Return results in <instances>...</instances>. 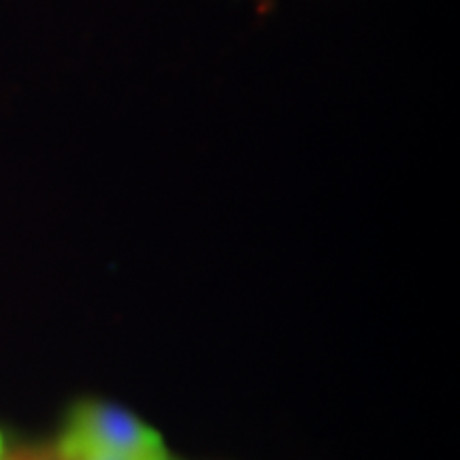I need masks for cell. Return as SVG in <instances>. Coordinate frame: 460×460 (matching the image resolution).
Masks as SVG:
<instances>
[{"label":"cell","instance_id":"obj_1","mask_svg":"<svg viewBox=\"0 0 460 460\" xmlns=\"http://www.w3.org/2000/svg\"><path fill=\"white\" fill-rule=\"evenodd\" d=\"M56 447L68 454H107L128 460L169 456L160 433L111 401L85 399L73 407Z\"/></svg>","mask_w":460,"mask_h":460},{"label":"cell","instance_id":"obj_2","mask_svg":"<svg viewBox=\"0 0 460 460\" xmlns=\"http://www.w3.org/2000/svg\"><path fill=\"white\" fill-rule=\"evenodd\" d=\"M9 460H65L58 447H32V450H22L11 456Z\"/></svg>","mask_w":460,"mask_h":460},{"label":"cell","instance_id":"obj_3","mask_svg":"<svg viewBox=\"0 0 460 460\" xmlns=\"http://www.w3.org/2000/svg\"><path fill=\"white\" fill-rule=\"evenodd\" d=\"M60 454L65 460H128L119 456H107V454H68V452H60Z\"/></svg>","mask_w":460,"mask_h":460},{"label":"cell","instance_id":"obj_4","mask_svg":"<svg viewBox=\"0 0 460 460\" xmlns=\"http://www.w3.org/2000/svg\"><path fill=\"white\" fill-rule=\"evenodd\" d=\"M0 460H3V435H0Z\"/></svg>","mask_w":460,"mask_h":460},{"label":"cell","instance_id":"obj_5","mask_svg":"<svg viewBox=\"0 0 460 460\" xmlns=\"http://www.w3.org/2000/svg\"><path fill=\"white\" fill-rule=\"evenodd\" d=\"M160 460H172L171 456H164V458H160Z\"/></svg>","mask_w":460,"mask_h":460}]
</instances>
